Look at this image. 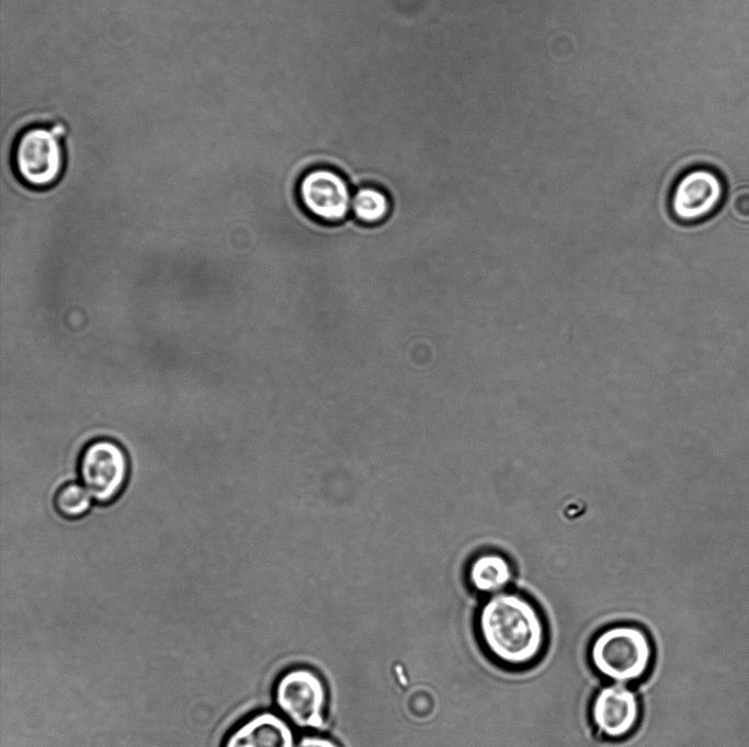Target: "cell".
Listing matches in <instances>:
<instances>
[{
  "instance_id": "cell-1",
  "label": "cell",
  "mask_w": 749,
  "mask_h": 747,
  "mask_svg": "<svg viewBox=\"0 0 749 747\" xmlns=\"http://www.w3.org/2000/svg\"><path fill=\"white\" fill-rule=\"evenodd\" d=\"M476 631L486 655L497 665L522 669L534 665L548 641L545 620L527 598L497 593L480 607Z\"/></svg>"
},
{
  "instance_id": "cell-2",
  "label": "cell",
  "mask_w": 749,
  "mask_h": 747,
  "mask_svg": "<svg viewBox=\"0 0 749 747\" xmlns=\"http://www.w3.org/2000/svg\"><path fill=\"white\" fill-rule=\"evenodd\" d=\"M655 656L648 632L638 624L617 623L600 631L592 640V667L611 682L631 685L649 671Z\"/></svg>"
},
{
  "instance_id": "cell-3",
  "label": "cell",
  "mask_w": 749,
  "mask_h": 747,
  "mask_svg": "<svg viewBox=\"0 0 749 747\" xmlns=\"http://www.w3.org/2000/svg\"><path fill=\"white\" fill-rule=\"evenodd\" d=\"M273 701L293 726L315 731L325 727L328 690L313 668L297 666L283 671L274 683Z\"/></svg>"
},
{
  "instance_id": "cell-4",
  "label": "cell",
  "mask_w": 749,
  "mask_h": 747,
  "mask_svg": "<svg viewBox=\"0 0 749 747\" xmlns=\"http://www.w3.org/2000/svg\"><path fill=\"white\" fill-rule=\"evenodd\" d=\"M61 127L33 126L15 140L12 164L16 177L34 189H45L60 179L65 157Z\"/></svg>"
},
{
  "instance_id": "cell-5",
  "label": "cell",
  "mask_w": 749,
  "mask_h": 747,
  "mask_svg": "<svg viewBox=\"0 0 749 747\" xmlns=\"http://www.w3.org/2000/svg\"><path fill=\"white\" fill-rule=\"evenodd\" d=\"M128 469L124 449L105 438L87 445L79 460L81 482L100 504H109L121 494L128 478Z\"/></svg>"
},
{
  "instance_id": "cell-6",
  "label": "cell",
  "mask_w": 749,
  "mask_h": 747,
  "mask_svg": "<svg viewBox=\"0 0 749 747\" xmlns=\"http://www.w3.org/2000/svg\"><path fill=\"white\" fill-rule=\"evenodd\" d=\"M724 194L720 175L710 168L697 166L678 177L669 194L668 207L679 222H697L716 210Z\"/></svg>"
},
{
  "instance_id": "cell-7",
  "label": "cell",
  "mask_w": 749,
  "mask_h": 747,
  "mask_svg": "<svg viewBox=\"0 0 749 747\" xmlns=\"http://www.w3.org/2000/svg\"><path fill=\"white\" fill-rule=\"evenodd\" d=\"M642 704L628 685L611 682L599 689L590 705V719L600 736L608 740L628 737L638 726Z\"/></svg>"
},
{
  "instance_id": "cell-8",
  "label": "cell",
  "mask_w": 749,
  "mask_h": 747,
  "mask_svg": "<svg viewBox=\"0 0 749 747\" xmlns=\"http://www.w3.org/2000/svg\"><path fill=\"white\" fill-rule=\"evenodd\" d=\"M352 196L343 176L328 168L308 171L298 184L303 207L313 217L326 222L343 220L351 210Z\"/></svg>"
},
{
  "instance_id": "cell-9",
  "label": "cell",
  "mask_w": 749,
  "mask_h": 747,
  "mask_svg": "<svg viewBox=\"0 0 749 747\" xmlns=\"http://www.w3.org/2000/svg\"><path fill=\"white\" fill-rule=\"evenodd\" d=\"M294 726L277 711L253 712L223 735L219 747H295Z\"/></svg>"
},
{
  "instance_id": "cell-10",
  "label": "cell",
  "mask_w": 749,
  "mask_h": 747,
  "mask_svg": "<svg viewBox=\"0 0 749 747\" xmlns=\"http://www.w3.org/2000/svg\"><path fill=\"white\" fill-rule=\"evenodd\" d=\"M511 567L508 561L499 554H484L478 556L469 567V582L481 593H500L511 579Z\"/></svg>"
},
{
  "instance_id": "cell-11",
  "label": "cell",
  "mask_w": 749,
  "mask_h": 747,
  "mask_svg": "<svg viewBox=\"0 0 749 747\" xmlns=\"http://www.w3.org/2000/svg\"><path fill=\"white\" fill-rule=\"evenodd\" d=\"M351 210L364 223H377L389 212V200L382 191L365 186L359 188L352 196Z\"/></svg>"
},
{
  "instance_id": "cell-12",
  "label": "cell",
  "mask_w": 749,
  "mask_h": 747,
  "mask_svg": "<svg viewBox=\"0 0 749 747\" xmlns=\"http://www.w3.org/2000/svg\"><path fill=\"white\" fill-rule=\"evenodd\" d=\"M55 507L57 512L70 519L83 516L91 506L92 496L79 483H67L61 486L55 495Z\"/></svg>"
},
{
  "instance_id": "cell-13",
  "label": "cell",
  "mask_w": 749,
  "mask_h": 747,
  "mask_svg": "<svg viewBox=\"0 0 749 747\" xmlns=\"http://www.w3.org/2000/svg\"><path fill=\"white\" fill-rule=\"evenodd\" d=\"M729 210L736 219L749 221V187H740L735 191L729 200Z\"/></svg>"
},
{
  "instance_id": "cell-14",
  "label": "cell",
  "mask_w": 749,
  "mask_h": 747,
  "mask_svg": "<svg viewBox=\"0 0 749 747\" xmlns=\"http://www.w3.org/2000/svg\"><path fill=\"white\" fill-rule=\"evenodd\" d=\"M295 747H341L334 739L320 734H305Z\"/></svg>"
}]
</instances>
